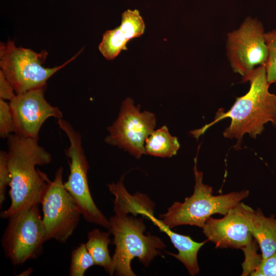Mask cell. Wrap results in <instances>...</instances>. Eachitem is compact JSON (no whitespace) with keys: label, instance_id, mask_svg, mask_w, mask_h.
<instances>
[{"label":"cell","instance_id":"cell-1","mask_svg":"<svg viewBox=\"0 0 276 276\" xmlns=\"http://www.w3.org/2000/svg\"><path fill=\"white\" fill-rule=\"evenodd\" d=\"M7 139L11 203L1 213L4 219L40 204L50 179L45 173L36 169V166L49 164L52 160L51 154L38 145L37 140L15 133L11 134Z\"/></svg>","mask_w":276,"mask_h":276},{"label":"cell","instance_id":"cell-2","mask_svg":"<svg viewBox=\"0 0 276 276\" xmlns=\"http://www.w3.org/2000/svg\"><path fill=\"white\" fill-rule=\"evenodd\" d=\"M243 82L249 81L250 88L244 96L238 97L231 108L227 111L219 109L214 120L200 129L191 131L196 139L211 126L225 118H230L231 122L223 132L225 137L237 139L235 146L238 149L243 135L248 133L254 139L261 134L264 125L270 122L276 125V95L270 93L268 88L265 66L256 67Z\"/></svg>","mask_w":276,"mask_h":276},{"label":"cell","instance_id":"cell-3","mask_svg":"<svg viewBox=\"0 0 276 276\" xmlns=\"http://www.w3.org/2000/svg\"><path fill=\"white\" fill-rule=\"evenodd\" d=\"M113 212L114 215L109 219L108 229L115 245L110 275L135 276L131 267L132 260L136 258L147 267L166 245L158 237L144 234L146 226L143 218L119 210Z\"/></svg>","mask_w":276,"mask_h":276},{"label":"cell","instance_id":"cell-4","mask_svg":"<svg viewBox=\"0 0 276 276\" xmlns=\"http://www.w3.org/2000/svg\"><path fill=\"white\" fill-rule=\"evenodd\" d=\"M194 160L195 186L193 194L185 198L183 202H174L166 213L159 215L163 222L171 228L182 225L202 228L212 215H224L249 195V191L247 190L213 195V188L203 183V173L197 168V157Z\"/></svg>","mask_w":276,"mask_h":276},{"label":"cell","instance_id":"cell-5","mask_svg":"<svg viewBox=\"0 0 276 276\" xmlns=\"http://www.w3.org/2000/svg\"><path fill=\"white\" fill-rule=\"evenodd\" d=\"M60 66L52 68L42 66L48 52L34 51L15 45L14 41L8 40L6 43L1 42V71L13 86L16 95L30 90L46 87L48 80L55 73L74 60L82 51Z\"/></svg>","mask_w":276,"mask_h":276},{"label":"cell","instance_id":"cell-6","mask_svg":"<svg viewBox=\"0 0 276 276\" xmlns=\"http://www.w3.org/2000/svg\"><path fill=\"white\" fill-rule=\"evenodd\" d=\"M8 219L1 240L6 258L18 266L39 257L46 242L39 204L18 212Z\"/></svg>","mask_w":276,"mask_h":276},{"label":"cell","instance_id":"cell-7","mask_svg":"<svg viewBox=\"0 0 276 276\" xmlns=\"http://www.w3.org/2000/svg\"><path fill=\"white\" fill-rule=\"evenodd\" d=\"M58 124L67 136L70 144L65 150L70 174L67 180L64 182V187L72 196L85 221L108 229L109 220L98 208L90 194L87 177L89 167L82 148L81 135L63 118L58 119Z\"/></svg>","mask_w":276,"mask_h":276},{"label":"cell","instance_id":"cell-8","mask_svg":"<svg viewBox=\"0 0 276 276\" xmlns=\"http://www.w3.org/2000/svg\"><path fill=\"white\" fill-rule=\"evenodd\" d=\"M63 173L62 167L57 169L41 200L45 241L53 239L60 243L66 242L77 228L82 216L79 207L64 187Z\"/></svg>","mask_w":276,"mask_h":276},{"label":"cell","instance_id":"cell-9","mask_svg":"<svg viewBox=\"0 0 276 276\" xmlns=\"http://www.w3.org/2000/svg\"><path fill=\"white\" fill-rule=\"evenodd\" d=\"M156 118L153 113L140 111V105L128 97L122 102L117 119L107 128L109 134L104 141L128 151L136 158L146 154L145 143L154 131Z\"/></svg>","mask_w":276,"mask_h":276},{"label":"cell","instance_id":"cell-10","mask_svg":"<svg viewBox=\"0 0 276 276\" xmlns=\"http://www.w3.org/2000/svg\"><path fill=\"white\" fill-rule=\"evenodd\" d=\"M265 34L262 23L249 17L237 30L227 34L228 60L233 71L241 75L242 79L266 62L267 48Z\"/></svg>","mask_w":276,"mask_h":276},{"label":"cell","instance_id":"cell-11","mask_svg":"<svg viewBox=\"0 0 276 276\" xmlns=\"http://www.w3.org/2000/svg\"><path fill=\"white\" fill-rule=\"evenodd\" d=\"M252 209L240 202L223 218L209 217L202 227L207 239L216 247L241 249L243 251L257 243L251 232L250 214Z\"/></svg>","mask_w":276,"mask_h":276},{"label":"cell","instance_id":"cell-12","mask_svg":"<svg viewBox=\"0 0 276 276\" xmlns=\"http://www.w3.org/2000/svg\"><path fill=\"white\" fill-rule=\"evenodd\" d=\"M45 87L16 95L9 104L15 124V133L38 141L40 129L49 118H62V111L45 99Z\"/></svg>","mask_w":276,"mask_h":276},{"label":"cell","instance_id":"cell-13","mask_svg":"<svg viewBox=\"0 0 276 276\" xmlns=\"http://www.w3.org/2000/svg\"><path fill=\"white\" fill-rule=\"evenodd\" d=\"M250 227L252 237L257 241L265 260L276 252V219L273 215L266 217L262 210H252Z\"/></svg>","mask_w":276,"mask_h":276},{"label":"cell","instance_id":"cell-14","mask_svg":"<svg viewBox=\"0 0 276 276\" xmlns=\"http://www.w3.org/2000/svg\"><path fill=\"white\" fill-rule=\"evenodd\" d=\"M144 147L146 154L171 157L176 154L180 144L177 138L171 135L164 125L151 133L146 140Z\"/></svg>","mask_w":276,"mask_h":276},{"label":"cell","instance_id":"cell-15","mask_svg":"<svg viewBox=\"0 0 276 276\" xmlns=\"http://www.w3.org/2000/svg\"><path fill=\"white\" fill-rule=\"evenodd\" d=\"M110 234L109 232L94 229L88 233L87 240L85 244L95 264L103 267L110 275L112 261L108 247L111 241Z\"/></svg>","mask_w":276,"mask_h":276},{"label":"cell","instance_id":"cell-16","mask_svg":"<svg viewBox=\"0 0 276 276\" xmlns=\"http://www.w3.org/2000/svg\"><path fill=\"white\" fill-rule=\"evenodd\" d=\"M129 40L119 27L106 31L103 34L99 50L107 60L114 59L122 50H126Z\"/></svg>","mask_w":276,"mask_h":276},{"label":"cell","instance_id":"cell-17","mask_svg":"<svg viewBox=\"0 0 276 276\" xmlns=\"http://www.w3.org/2000/svg\"><path fill=\"white\" fill-rule=\"evenodd\" d=\"M119 27L126 37L130 40L143 34L145 25L139 10L128 9L122 14L121 23Z\"/></svg>","mask_w":276,"mask_h":276},{"label":"cell","instance_id":"cell-18","mask_svg":"<svg viewBox=\"0 0 276 276\" xmlns=\"http://www.w3.org/2000/svg\"><path fill=\"white\" fill-rule=\"evenodd\" d=\"M95 262L85 243L80 244L71 252L69 273L71 276H83Z\"/></svg>","mask_w":276,"mask_h":276},{"label":"cell","instance_id":"cell-19","mask_svg":"<svg viewBox=\"0 0 276 276\" xmlns=\"http://www.w3.org/2000/svg\"><path fill=\"white\" fill-rule=\"evenodd\" d=\"M267 57L264 66L267 81L270 85L276 83V29L265 34Z\"/></svg>","mask_w":276,"mask_h":276},{"label":"cell","instance_id":"cell-20","mask_svg":"<svg viewBox=\"0 0 276 276\" xmlns=\"http://www.w3.org/2000/svg\"><path fill=\"white\" fill-rule=\"evenodd\" d=\"M15 131V124L9 103L0 99V136L2 139H7Z\"/></svg>","mask_w":276,"mask_h":276},{"label":"cell","instance_id":"cell-21","mask_svg":"<svg viewBox=\"0 0 276 276\" xmlns=\"http://www.w3.org/2000/svg\"><path fill=\"white\" fill-rule=\"evenodd\" d=\"M11 182V176L8 166L7 152L0 151V206L6 199V188Z\"/></svg>","mask_w":276,"mask_h":276},{"label":"cell","instance_id":"cell-22","mask_svg":"<svg viewBox=\"0 0 276 276\" xmlns=\"http://www.w3.org/2000/svg\"><path fill=\"white\" fill-rule=\"evenodd\" d=\"M250 275L276 276V252L269 258L262 260Z\"/></svg>","mask_w":276,"mask_h":276},{"label":"cell","instance_id":"cell-23","mask_svg":"<svg viewBox=\"0 0 276 276\" xmlns=\"http://www.w3.org/2000/svg\"><path fill=\"white\" fill-rule=\"evenodd\" d=\"M15 95L13 86L0 71V98L10 101Z\"/></svg>","mask_w":276,"mask_h":276},{"label":"cell","instance_id":"cell-24","mask_svg":"<svg viewBox=\"0 0 276 276\" xmlns=\"http://www.w3.org/2000/svg\"><path fill=\"white\" fill-rule=\"evenodd\" d=\"M33 271V269L31 267L28 268L22 272L19 275L28 276Z\"/></svg>","mask_w":276,"mask_h":276}]
</instances>
